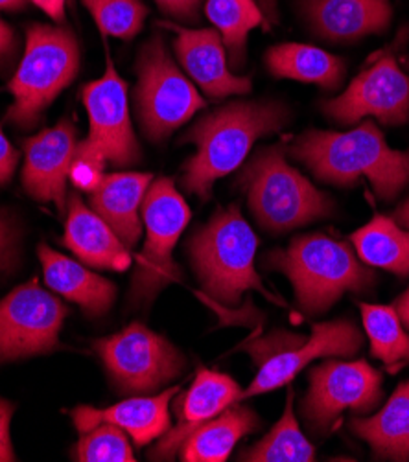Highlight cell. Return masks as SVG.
I'll return each instance as SVG.
<instances>
[{
  "instance_id": "cell-1",
  "label": "cell",
  "mask_w": 409,
  "mask_h": 462,
  "mask_svg": "<svg viewBox=\"0 0 409 462\" xmlns=\"http://www.w3.org/2000/svg\"><path fill=\"white\" fill-rule=\"evenodd\" d=\"M317 179L350 187L367 179L376 196L393 201L409 184V152L393 150L373 122L338 133L310 129L290 150Z\"/></svg>"
},
{
  "instance_id": "cell-2",
  "label": "cell",
  "mask_w": 409,
  "mask_h": 462,
  "mask_svg": "<svg viewBox=\"0 0 409 462\" xmlns=\"http://www.w3.org/2000/svg\"><path fill=\"white\" fill-rule=\"evenodd\" d=\"M288 122V109L269 100L231 102L201 116L183 136V143L196 144V153L183 166V187L209 201L214 182L238 170L256 141Z\"/></svg>"
},
{
  "instance_id": "cell-3",
  "label": "cell",
  "mask_w": 409,
  "mask_h": 462,
  "mask_svg": "<svg viewBox=\"0 0 409 462\" xmlns=\"http://www.w3.org/2000/svg\"><path fill=\"white\" fill-rule=\"evenodd\" d=\"M269 271L284 273L308 317L329 311L347 291L363 293L375 286L373 269L363 265L350 245L323 233L295 236L288 247L265 256Z\"/></svg>"
},
{
  "instance_id": "cell-4",
  "label": "cell",
  "mask_w": 409,
  "mask_h": 462,
  "mask_svg": "<svg viewBox=\"0 0 409 462\" xmlns=\"http://www.w3.org/2000/svg\"><path fill=\"white\" fill-rule=\"evenodd\" d=\"M258 238L238 205L218 210L187 242V254L203 291L216 302L237 308L246 291L284 304L262 284L255 267Z\"/></svg>"
},
{
  "instance_id": "cell-5",
  "label": "cell",
  "mask_w": 409,
  "mask_h": 462,
  "mask_svg": "<svg viewBox=\"0 0 409 462\" xmlns=\"http://www.w3.org/2000/svg\"><path fill=\"white\" fill-rule=\"evenodd\" d=\"M238 182L253 216L271 233H288L329 217L334 210L332 199L286 161L281 144L260 150L242 170Z\"/></svg>"
},
{
  "instance_id": "cell-6",
  "label": "cell",
  "mask_w": 409,
  "mask_h": 462,
  "mask_svg": "<svg viewBox=\"0 0 409 462\" xmlns=\"http://www.w3.org/2000/svg\"><path fill=\"white\" fill-rule=\"evenodd\" d=\"M79 70V44L65 26L32 24L26 32L24 56L8 90L14 98L6 122L23 129L37 125Z\"/></svg>"
},
{
  "instance_id": "cell-7",
  "label": "cell",
  "mask_w": 409,
  "mask_h": 462,
  "mask_svg": "<svg viewBox=\"0 0 409 462\" xmlns=\"http://www.w3.org/2000/svg\"><path fill=\"white\" fill-rule=\"evenodd\" d=\"M361 345L363 336L349 319L317 322L310 336L273 330L264 337L246 339L237 350H244L251 356L256 366V376L249 387L242 391L240 402L290 385L315 359L354 356L359 352Z\"/></svg>"
},
{
  "instance_id": "cell-8",
  "label": "cell",
  "mask_w": 409,
  "mask_h": 462,
  "mask_svg": "<svg viewBox=\"0 0 409 462\" xmlns=\"http://www.w3.org/2000/svg\"><path fill=\"white\" fill-rule=\"evenodd\" d=\"M141 216L146 225V244L133 274L129 297L135 304L144 306L168 284L181 281V271L172 254L191 223L192 212L185 198L175 189L173 180L161 177L150 184Z\"/></svg>"
},
{
  "instance_id": "cell-9",
  "label": "cell",
  "mask_w": 409,
  "mask_h": 462,
  "mask_svg": "<svg viewBox=\"0 0 409 462\" xmlns=\"http://www.w3.org/2000/svg\"><path fill=\"white\" fill-rule=\"evenodd\" d=\"M136 115L144 134L153 143L164 141L207 106L198 87L170 58L159 35L143 46L136 60Z\"/></svg>"
},
{
  "instance_id": "cell-10",
  "label": "cell",
  "mask_w": 409,
  "mask_h": 462,
  "mask_svg": "<svg viewBox=\"0 0 409 462\" xmlns=\"http://www.w3.org/2000/svg\"><path fill=\"white\" fill-rule=\"evenodd\" d=\"M93 348L120 393L150 394L185 371L187 359L166 337L133 322L122 332L97 339Z\"/></svg>"
},
{
  "instance_id": "cell-11",
  "label": "cell",
  "mask_w": 409,
  "mask_h": 462,
  "mask_svg": "<svg viewBox=\"0 0 409 462\" xmlns=\"http://www.w3.org/2000/svg\"><path fill=\"white\" fill-rule=\"evenodd\" d=\"M382 374L367 361L329 359L310 371V389L301 403L315 435L329 433L345 411L371 412L384 400Z\"/></svg>"
},
{
  "instance_id": "cell-12",
  "label": "cell",
  "mask_w": 409,
  "mask_h": 462,
  "mask_svg": "<svg viewBox=\"0 0 409 462\" xmlns=\"http://www.w3.org/2000/svg\"><path fill=\"white\" fill-rule=\"evenodd\" d=\"M67 313L37 279L15 288L0 300V363L56 350Z\"/></svg>"
},
{
  "instance_id": "cell-13",
  "label": "cell",
  "mask_w": 409,
  "mask_h": 462,
  "mask_svg": "<svg viewBox=\"0 0 409 462\" xmlns=\"http://www.w3.org/2000/svg\"><path fill=\"white\" fill-rule=\"evenodd\" d=\"M323 111L341 125L376 118L386 125L409 120V78L391 54H380L361 70L338 98L327 100Z\"/></svg>"
},
{
  "instance_id": "cell-14",
  "label": "cell",
  "mask_w": 409,
  "mask_h": 462,
  "mask_svg": "<svg viewBox=\"0 0 409 462\" xmlns=\"http://www.w3.org/2000/svg\"><path fill=\"white\" fill-rule=\"evenodd\" d=\"M81 100L88 115V146L115 166H131L141 161L129 116L127 83L120 78L111 58L100 79L81 88Z\"/></svg>"
},
{
  "instance_id": "cell-15",
  "label": "cell",
  "mask_w": 409,
  "mask_h": 462,
  "mask_svg": "<svg viewBox=\"0 0 409 462\" xmlns=\"http://www.w3.org/2000/svg\"><path fill=\"white\" fill-rule=\"evenodd\" d=\"M78 144V129L67 118L24 141L23 184L33 199L65 208L67 180Z\"/></svg>"
},
{
  "instance_id": "cell-16",
  "label": "cell",
  "mask_w": 409,
  "mask_h": 462,
  "mask_svg": "<svg viewBox=\"0 0 409 462\" xmlns=\"http://www.w3.org/2000/svg\"><path fill=\"white\" fill-rule=\"evenodd\" d=\"M177 32L173 51L187 76L210 98H227L233 95H247L253 83L249 78L237 76L229 69L225 42L216 30L181 28L164 24Z\"/></svg>"
},
{
  "instance_id": "cell-17",
  "label": "cell",
  "mask_w": 409,
  "mask_h": 462,
  "mask_svg": "<svg viewBox=\"0 0 409 462\" xmlns=\"http://www.w3.org/2000/svg\"><path fill=\"white\" fill-rule=\"evenodd\" d=\"M242 389L231 376L200 368L191 389L175 400L177 424L168 430L150 451L153 460H172L192 431L212 420L221 411L240 402Z\"/></svg>"
},
{
  "instance_id": "cell-18",
  "label": "cell",
  "mask_w": 409,
  "mask_h": 462,
  "mask_svg": "<svg viewBox=\"0 0 409 462\" xmlns=\"http://www.w3.org/2000/svg\"><path fill=\"white\" fill-rule=\"evenodd\" d=\"M177 393L179 385L155 396H135L104 409L79 405L70 411V419L79 433H87L98 424H113L124 430L136 446L143 448L161 439L170 430V402Z\"/></svg>"
},
{
  "instance_id": "cell-19",
  "label": "cell",
  "mask_w": 409,
  "mask_h": 462,
  "mask_svg": "<svg viewBox=\"0 0 409 462\" xmlns=\"http://www.w3.org/2000/svg\"><path fill=\"white\" fill-rule=\"evenodd\" d=\"M315 35L350 42L384 33L393 17L389 0H299Z\"/></svg>"
},
{
  "instance_id": "cell-20",
  "label": "cell",
  "mask_w": 409,
  "mask_h": 462,
  "mask_svg": "<svg viewBox=\"0 0 409 462\" xmlns=\"http://www.w3.org/2000/svg\"><path fill=\"white\" fill-rule=\"evenodd\" d=\"M63 245L90 267L122 273L131 265L129 249L118 235L76 192L69 198Z\"/></svg>"
},
{
  "instance_id": "cell-21",
  "label": "cell",
  "mask_w": 409,
  "mask_h": 462,
  "mask_svg": "<svg viewBox=\"0 0 409 462\" xmlns=\"http://www.w3.org/2000/svg\"><path fill=\"white\" fill-rule=\"evenodd\" d=\"M152 173L120 171L104 177L90 194V207L115 230L127 249H135L143 233L141 207L152 184Z\"/></svg>"
},
{
  "instance_id": "cell-22",
  "label": "cell",
  "mask_w": 409,
  "mask_h": 462,
  "mask_svg": "<svg viewBox=\"0 0 409 462\" xmlns=\"http://www.w3.org/2000/svg\"><path fill=\"white\" fill-rule=\"evenodd\" d=\"M37 256L42 263L44 282L52 291L79 304L90 317L109 311L116 297V288L111 281L51 249L47 244L37 247Z\"/></svg>"
},
{
  "instance_id": "cell-23",
  "label": "cell",
  "mask_w": 409,
  "mask_h": 462,
  "mask_svg": "<svg viewBox=\"0 0 409 462\" xmlns=\"http://www.w3.org/2000/svg\"><path fill=\"white\" fill-rule=\"evenodd\" d=\"M258 424L256 412L237 402L192 431L177 455L185 462H225L235 446Z\"/></svg>"
},
{
  "instance_id": "cell-24",
  "label": "cell",
  "mask_w": 409,
  "mask_h": 462,
  "mask_svg": "<svg viewBox=\"0 0 409 462\" xmlns=\"http://www.w3.org/2000/svg\"><path fill=\"white\" fill-rule=\"evenodd\" d=\"M350 430L371 446L375 458L409 460V380L373 417L350 420Z\"/></svg>"
},
{
  "instance_id": "cell-25",
  "label": "cell",
  "mask_w": 409,
  "mask_h": 462,
  "mask_svg": "<svg viewBox=\"0 0 409 462\" xmlns=\"http://www.w3.org/2000/svg\"><path fill=\"white\" fill-rule=\"evenodd\" d=\"M265 65L275 78L315 83L327 90L338 88L345 76L343 60L302 42L275 44L265 54Z\"/></svg>"
},
{
  "instance_id": "cell-26",
  "label": "cell",
  "mask_w": 409,
  "mask_h": 462,
  "mask_svg": "<svg viewBox=\"0 0 409 462\" xmlns=\"http://www.w3.org/2000/svg\"><path fill=\"white\" fill-rule=\"evenodd\" d=\"M358 258L398 276H409V228L376 214L350 236Z\"/></svg>"
},
{
  "instance_id": "cell-27",
  "label": "cell",
  "mask_w": 409,
  "mask_h": 462,
  "mask_svg": "<svg viewBox=\"0 0 409 462\" xmlns=\"http://www.w3.org/2000/svg\"><path fill=\"white\" fill-rule=\"evenodd\" d=\"M205 15L221 35L233 67H242L249 33L264 23L255 0H205Z\"/></svg>"
},
{
  "instance_id": "cell-28",
  "label": "cell",
  "mask_w": 409,
  "mask_h": 462,
  "mask_svg": "<svg viewBox=\"0 0 409 462\" xmlns=\"http://www.w3.org/2000/svg\"><path fill=\"white\" fill-rule=\"evenodd\" d=\"M313 446L302 435L293 414V389H288L281 420L255 446L240 453V460L249 462H311Z\"/></svg>"
},
{
  "instance_id": "cell-29",
  "label": "cell",
  "mask_w": 409,
  "mask_h": 462,
  "mask_svg": "<svg viewBox=\"0 0 409 462\" xmlns=\"http://www.w3.org/2000/svg\"><path fill=\"white\" fill-rule=\"evenodd\" d=\"M361 320L371 343V356L380 359L391 373L409 363V334L393 306L361 302Z\"/></svg>"
},
{
  "instance_id": "cell-30",
  "label": "cell",
  "mask_w": 409,
  "mask_h": 462,
  "mask_svg": "<svg viewBox=\"0 0 409 462\" xmlns=\"http://www.w3.org/2000/svg\"><path fill=\"white\" fill-rule=\"evenodd\" d=\"M104 35L131 41L141 33L148 8L141 0H83Z\"/></svg>"
},
{
  "instance_id": "cell-31",
  "label": "cell",
  "mask_w": 409,
  "mask_h": 462,
  "mask_svg": "<svg viewBox=\"0 0 409 462\" xmlns=\"http://www.w3.org/2000/svg\"><path fill=\"white\" fill-rule=\"evenodd\" d=\"M72 460L78 462H135V451L124 430L113 424H98L87 433L72 449Z\"/></svg>"
},
{
  "instance_id": "cell-32",
  "label": "cell",
  "mask_w": 409,
  "mask_h": 462,
  "mask_svg": "<svg viewBox=\"0 0 409 462\" xmlns=\"http://www.w3.org/2000/svg\"><path fill=\"white\" fill-rule=\"evenodd\" d=\"M107 166V161L97 152L88 146L87 141L78 144L70 175L69 179L79 192L93 194L104 180V170Z\"/></svg>"
},
{
  "instance_id": "cell-33",
  "label": "cell",
  "mask_w": 409,
  "mask_h": 462,
  "mask_svg": "<svg viewBox=\"0 0 409 462\" xmlns=\"http://www.w3.org/2000/svg\"><path fill=\"white\" fill-rule=\"evenodd\" d=\"M153 3L172 19L181 23H198L205 0H153Z\"/></svg>"
},
{
  "instance_id": "cell-34",
  "label": "cell",
  "mask_w": 409,
  "mask_h": 462,
  "mask_svg": "<svg viewBox=\"0 0 409 462\" xmlns=\"http://www.w3.org/2000/svg\"><path fill=\"white\" fill-rule=\"evenodd\" d=\"M14 411L15 403L0 396V462L17 460L10 437V422L14 417Z\"/></svg>"
},
{
  "instance_id": "cell-35",
  "label": "cell",
  "mask_w": 409,
  "mask_h": 462,
  "mask_svg": "<svg viewBox=\"0 0 409 462\" xmlns=\"http://www.w3.org/2000/svg\"><path fill=\"white\" fill-rule=\"evenodd\" d=\"M19 162L17 150L10 144L5 131L0 129V187H5L14 177V171Z\"/></svg>"
},
{
  "instance_id": "cell-36",
  "label": "cell",
  "mask_w": 409,
  "mask_h": 462,
  "mask_svg": "<svg viewBox=\"0 0 409 462\" xmlns=\"http://www.w3.org/2000/svg\"><path fill=\"white\" fill-rule=\"evenodd\" d=\"M14 240H15V233L12 228V223L0 214V267L10 260Z\"/></svg>"
},
{
  "instance_id": "cell-37",
  "label": "cell",
  "mask_w": 409,
  "mask_h": 462,
  "mask_svg": "<svg viewBox=\"0 0 409 462\" xmlns=\"http://www.w3.org/2000/svg\"><path fill=\"white\" fill-rule=\"evenodd\" d=\"M15 49H17L15 32L5 21H0V63L8 61L15 52Z\"/></svg>"
},
{
  "instance_id": "cell-38",
  "label": "cell",
  "mask_w": 409,
  "mask_h": 462,
  "mask_svg": "<svg viewBox=\"0 0 409 462\" xmlns=\"http://www.w3.org/2000/svg\"><path fill=\"white\" fill-rule=\"evenodd\" d=\"M32 3L56 23H63L67 0H32Z\"/></svg>"
},
{
  "instance_id": "cell-39",
  "label": "cell",
  "mask_w": 409,
  "mask_h": 462,
  "mask_svg": "<svg viewBox=\"0 0 409 462\" xmlns=\"http://www.w3.org/2000/svg\"><path fill=\"white\" fill-rule=\"evenodd\" d=\"M393 308L396 310V313L402 320V325L405 328H409V288L393 302Z\"/></svg>"
},
{
  "instance_id": "cell-40",
  "label": "cell",
  "mask_w": 409,
  "mask_h": 462,
  "mask_svg": "<svg viewBox=\"0 0 409 462\" xmlns=\"http://www.w3.org/2000/svg\"><path fill=\"white\" fill-rule=\"evenodd\" d=\"M393 219L396 221V223H400L402 226H405V228H409V198L396 208V212H395V216H393Z\"/></svg>"
},
{
  "instance_id": "cell-41",
  "label": "cell",
  "mask_w": 409,
  "mask_h": 462,
  "mask_svg": "<svg viewBox=\"0 0 409 462\" xmlns=\"http://www.w3.org/2000/svg\"><path fill=\"white\" fill-rule=\"evenodd\" d=\"M26 0H0V10H8V12H14V10H21L24 6Z\"/></svg>"
},
{
  "instance_id": "cell-42",
  "label": "cell",
  "mask_w": 409,
  "mask_h": 462,
  "mask_svg": "<svg viewBox=\"0 0 409 462\" xmlns=\"http://www.w3.org/2000/svg\"><path fill=\"white\" fill-rule=\"evenodd\" d=\"M407 69H409V61H407Z\"/></svg>"
}]
</instances>
